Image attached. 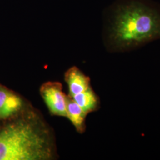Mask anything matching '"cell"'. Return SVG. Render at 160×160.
<instances>
[{"mask_svg": "<svg viewBox=\"0 0 160 160\" xmlns=\"http://www.w3.org/2000/svg\"><path fill=\"white\" fill-rule=\"evenodd\" d=\"M111 38L119 49H129L160 38V10L141 0H126L116 6Z\"/></svg>", "mask_w": 160, "mask_h": 160, "instance_id": "6da1fadb", "label": "cell"}, {"mask_svg": "<svg viewBox=\"0 0 160 160\" xmlns=\"http://www.w3.org/2000/svg\"><path fill=\"white\" fill-rule=\"evenodd\" d=\"M51 157L45 135L30 121L15 120L0 129V160H45Z\"/></svg>", "mask_w": 160, "mask_h": 160, "instance_id": "7a4b0ae2", "label": "cell"}, {"mask_svg": "<svg viewBox=\"0 0 160 160\" xmlns=\"http://www.w3.org/2000/svg\"><path fill=\"white\" fill-rule=\"evenodd\" d=\"M40 94L52 114L67 116V97L62 92V87L60 83H45L40 88Z\"/></svg>", "mask_w": 160, "mask_h": 160, "instance_id": "3957f363", "label": "cell"}, {"mask_svg": "<svg viewBox=\"0 0 160 160\" xmlns=\"http://www.w3.org/2000/svg\"><path fill=\"white\" fill-rule=\"evenodd\" d=\"M22 106L20 97L0 84V120L14 116L21 110Z\"/></svg>", "mask_w": 160, "mask_h": 160, "instance_id": "277c9868", "label": "cell"}, {"mask_svg": "<svg viewBox=\"0 0 160 160\" xmlns=\"http://www.w3.org/2000/svg\"><path fill=\"white\" fill-rule=\"evenodd\" d=\"M65 79L68 85L70 97L84 92L90 87L89 78L76 67L68 70L65 75Z\"/></svg>", "mask_w": 160, "mask_h": 160, "instance_id": "5b68a950", "label": "cell"}, {"mask_svg": "<svg viewBox=\"0 0 160 160\" xmlns=\"http://www.w3.org/2000/svg\"><path fill=\"white\" fill-rule=\"evenodd\" d=\"M87 114L71 97H67V117L71 121L78 132L81 133L84 130V122Z\"/></svg>", "mask_w": 160, "mask_h": 160, "instance_id": "8992f818", "label": "cell"}, {"mask_svg": "<svg viewBox=\"0 0 160 160\" xmlns=\"http://www.w3.org/2000/svg\"><path fill=\"white\" fill-rule=\"evenodd\" d=\"M71 97L87 113L94 110L97 108V97L90 87L86 91Z\"/></svg>", "mask_w": 160, "mask_h": 160, "instance_id": "52a82bcc", "label": "cell"}]
</instances>
